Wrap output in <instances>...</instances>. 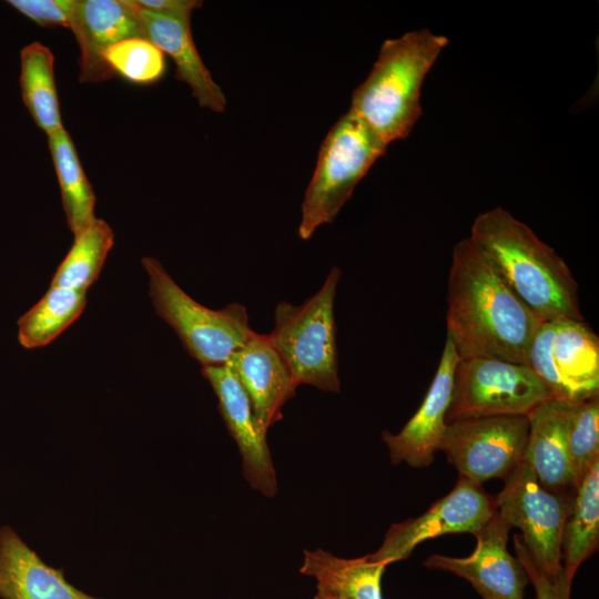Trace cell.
I'll return each mask as SVG.
<instances>
[{"mask_svg": "<svg viewBox=\"0 0 599 599\" xmlns=\"http://www.w3.org/2000/svg\"><path fill=\"white\" fill-rule=\"evenodd\" d=\"M542 322L468 238L454 246L446 324L460 359L488 357L526 365Z\"/></svg>", "mask_w": 599, "mask_h": 599, "instance_id": "obj_1", "label": "cell"}, {"mask_svg": "<svg viewBox=\"0 0 599 599\" xmlns=\"http://www.w3.org/2000/svg\"><path fill=\"white\" fill-rule=\"evenodd\" d=\"M468 240L540 319L585 321L566 262L508 211L497 206L479 214Z\"/></svg>", "mask_w": 599, "mask_h": 599, "instance_id": "obj_2", "label": "cell"}, {"mask_svg": "<svg viewBox=\"0 0 599 599\" xmlns=\"http://www.w3.org/2000/svg\"><path fill=\"white\" fill-rule=\"evenodd\" d=\"M448 41L428 29L385 40L367 78L354 90L349 110L387 146L405 139L419 119L424 79Z\"/></svg>", "mask_w": 599, "mask_h": 599, "instance_id": "obj_3", "label": "cell"}, {"mask_svg": "<svg viewBox=\"0 0 599 599\" xmlns=\"http://www.w3.org/2000/svg\"><path fill=\"white\" fill-rule=\"evenodd\" d=\"M342 272L333 267L322 287L301 305L280 302L268 338L297 385L339 392L334 301Z\"/></svg>", "mask_w": 599, "mask_h": 599, "instance_id": "obj_4", "label": "cell"}, {"mask_svg": "<svg viewBox=\"0 0 599 599\" xmlns=\"http://www.w3.org/2000/svg\"><path fill=\"white\" fill-rule=\"evenodd\" d=\"M370 129L351 110L323 140L315 170L302 203L298 236L312 237L317 227L335 220L358 182L386 151Z\"/></svg>", "mask_w": 599, "mask_h": 599, "instance_id": "obj_5", "label": "cell"}, {"mask_svg": "<svg viewBox=\"0 0 599 599\" xmlns=\"http://www.w3.org/2000/svg\"><path fill=\"white\" fill-rule=\"evenodd\" d=\"M142 265L149 276L154 311L202 367L226 364L254 333L243 305L232 303L211 309L189 296L158 260L143 257Z\"/></svg>", "mask_w": 599, "mask_h": 599, "instance_id": "obj_6", "label": "cell"}, {"mask_svg": "<svg viewBox=\"0 0 599 599\" xmlns=\"http://www.w3.org/2000/svg\"><path fill=\"white\" fill-rule=\"evenodd\" d=\"M551 398L546 385L526 365L488 357L460 359L446 423L528 415L537 405Z\"/></svg>", "mask_w": 599, "mask_h": 599, "instance_id": "obj_7", "label": "cell"}, {"mask_svg": "<svg viewBox=\"0 0 599 599\" xmlns=\"http://www.w3.org/2000/svg\"><path fill=\"white\" fill-rule=\"evenodd\" d=\"M526 366L554 399L582 402L599 395V338L586 321L542 322L531 342Z\"/></svg>", "mask_w": 599, "mask_h": 599, "instance_id": "obj_8", "label": "cell"}, {"mask_svg": "<svg viewBox=\"0 0 599 599\" xmlns=\"http://www.w3.org/2000/svg\"><path fill=\"white\" fill-rule=\"evenodd\" d=\"M571 494L546 489L521 460L495 497L499 515L522 531V542L535 564L554 581L564 576L561 536Z\"/></svg>", "mask_w": 599, "mask_h": 599, "instance_id": "obj_9", "label": "cell"}, {"mask_svg": "<svg viewBox=\"0 0 599 599\" xmlns=\"http://www.w3.org/2000/svg\"><path fill=\"white\" fill-rule=\"evenodd\" d=\"M528 430L527 415L458 419L447 424L438 451L461 477L478 484L505 480L522 460Z\"/></svg>", "mask_w": 599, "mask_h": 599, "instance_id": "obj_10", "label": "cell"}, {"mask_svg": "<svg viewBox=\"0 0 599 599\" xmlns=\"http://www.w3.org/2000/svg\"><path fill=\"white\" fill-rule=\"evenodd\" d=\"M495 497L481 484L459 476L455 487L423 515L393 524L382 546L367 555L370 561L390 565L407 559L423 541L447 534H474L496 511Z\"/></svg>", "mask_w": 599, "mask_h": 599, "instance_id": "obj_11", "label": "cell"}, {"mask_svg": "<svg viewBox=\"0 0 599 599\" xmlns=\"http://www.w3.org/2000/svg\"><path fill=\"white\" fill-rule=\"evenodd\" d=\"M511 527L496 511L473 535L477 544L468 557L432 555L425 567L451 572L466 579L484 599H524L528 576L507 548Z\"/></svg>", "mask_w": 599, "mask_h": 599, "instance_id": "obj_12", "label": "cell"}, {"mask_svg": "<svg viewBox=\"0 0 599 599\" xmlns=\"http://www.w3.org/2000/svg\"><path fill=\"white\" fill-rule=\"evenodd\" d=\"M459 362L455 345L446 336L436 374L419 408L399 433L382 435L393 464L405 461L412 467H425L433 463L447 426L446 415Z\"/></svg>", "mask_w": 599, "mask_h": 599, "instance_id": "obj_13", "label": "cell"}, {"mask_svg": "<svg viewBox=\"0 0 599 599\" xmlns=\"http://www.w3.org/2000/svg\"><path fill=\"white\" fill-rule=\"evenodd\" d=\"M201 373L211 384L220 414L238 446L245 479L264 496L274 497L277 481L266 436L257 427L250 399L238 379L226 364L203 366Z\"/></svg>", "mask_w": 599, "mask_h": 599, "instance_id": "obj_14", "label": "cell"}, {"mask_svg": "<svg viewBox=\"0 0 599 599\" xmlns=\"http://www.w3.org/2000/svg\"><path fill=\"white\" fill-rule=\"evenodd\" d=\"M70 30L80 48L81 83H101L115 74L103 60L111 45L144 38L136 11L125 0H73Z\"/></svg>", "mask_w": 599, "mask_h": 599, "instance_id": "obj_15", "label": "cell"}, {"mask_svg": "<svg viewBox=\"0 0 599 599\" xmlns=\"http://www.w3.org/2000/svg\"><path fill=\"white\" fill-rule=\"evenodd\" d=\"M226 365L246 393L257 427L266 436L268 428L283 417L282 407L294 397L298 385L268 335L254 332Z\"/></svg>", "mask_w": 599, "mask_h": 599, "instance_id": "obj_16", "label": "cell"}, {"mask_svg": "<svg viewBox=\"0 0 599 599\" xmlns=\"http://www.w3.org/2000/svg\"><path fill=\"white\" fill-rule=\"evenodd\" d=\"M133 9L141 22L144 38L174 61L175 78L189 85L202 108L223 112L226 98L197 52L191 31V18L159 16Z\"/></svg>", "mask_w": 599, "mask_h": 599, "instance_id": "obj_17", "label": "cell"}, {"mask_svg": "<svg viewBox=\"0 0 599 599\" xmlns=\"http://www.w3.org/2000/svg\"><path fill=\"white\" fill-rule=\"evenodd\" d=\"M571 403L547 399L528 415L529 430L522 455L542 487L572 493L575 480L567 447V422Z\"/></svg>", "mask_w": 599, "mask_h": 599, "instance_id": "obj_18", "label": "cell"}, {"mask_svg": "<svg viewBox=\"0 0 599 599\" xmlns=\"http://www.w3.org/2000/svg\"><path fill=\"white\" fill-rule=\"evenodd\" d=\"M2 599H100L69 583L62 570L45 565L9 527L0 529Z\"/></svg>", "mask_w": 599, "mask_h": 599, "instance_id": "obj_19", "label": "cell"}, {"mask_svg": "<svg viewBox=\"0 0 599 599\" xmlns=\"http://www.w3.org/2000/svg\"><path fill=\"white\" fill-rule=\"evenodd\" d=\"M599 544V460L575 486L561 536V564L571 583L580 565Z\"/></svg>", "mask_w": 599, "mask_h": 599, "instance_id": "obj_20", "label": "cell"}, {"mask_svg": "<svg viewBox=\"0 0 599 599\" xmlns=\"http://www.w3.org/2000/svg\"><path fill=\"white\" fill-rule=\"evenodd\" d=\"M387 565L361 558H339L323 549L305 550L302 575L313 577L321 587L346 599H383L382 577Z\"/></svg>", "mask_w": 599, "mask_h": 599, "instance_id": "obj_21", "label": "cell"}, {"mask_svg": "<svg viewBox=\"0 0 599 599\" xmlns=\"http://www.w3.org/2000/svg\"><path fill=\"white\" fill-rule=\"evenodd\" d=\"M21 97L39 129L50 134L63 128L57 85L54 55L40 42H32L20 52Z\"/></svg>", "mask_w": 599, "mask_h": 599, "instance_id": "obj_22", "label": "cell"}, {"mask_svg": "<svg viewBox=\"0 0 599 599\" xmlns=\"http://www.w3.org/2000/svg\"><path fill=\"white\" fill-rule=\"evenodd\" d=\"M48 145L61 191L67 223L75 235L95 220V195L64 126L48 134Z\"/></svg>", "mask_w": 599, "mask_h": 599, "instance_id": "obj_23", "label": "cell"}, {"mask_svg": "<svg viewBox=\"0 0 599 599\" xmlns=\"http://www.w3.org/2000/svg\"><path fill=\"white\" fill-rule=\"evenodd\" d=\"M85 304V292L50 286L18 319L20 345L27 349L49 345L81 315Z\"/></svg>", "mask_w": 599, "mask_h": 599, "instance_id": "obj_24", "label": "cell"}, {"mask_svg": "<svg viewBox=\"0 0 599 599\" xmlns=\"http://www.w3.org/2000/svg\"><path fill=\"white\" fill-rule=\"evenodd\" d=\"M113 241L109 224L95 217L74 235L73 244L58 266L50 286L87 292L97 281Z\"/></svg>", "mask_w": 599, "mask_h": 599, "instance_id": "obj_25", "label": "cell"}, {"mask_svg": "<svg viewBox=\"0 0 599 599\" xmlns=\"http://www.w3.org/2000/svg\"><path fill=\"white\" fill-rule=\"evenodd\" d=\"M567 447L576 486L599 460V396L571 403Z\"/></svg>", "mask_w": 599, "mask_h": 599, "instance_id": "obj_26", "label": "cell"}, {"mask_svg": "<svg viewBox=\"0 0 599 599\" xmlns=\"http://www.w3.org/2000/svg\"><path fill=\"white\" fill-rule=\"evenodd\" d=\"M113 71L136 84H152L165 73V54L146 38H130L116 42L103 53Z\"/></svg>", "mask_w": 599, "mask_h": 599, "instance_id": "obj_27", "label": "cell"}, {"mask_svg": "<svg viewBox=\"0 0 599 599\" xmlns=\"http://www.w3.org/2000/svg\"><path fill=\"white\" fill-rule=\"evenodd\" d=\"M514 546L517 558L536 590L537 599H569L571 583L567 582L565 576L556 581L548 578L535 564L520 535L514 536Z\"/></svg>", "mask_w": 599, "mask_h": 599, "instance_id": "obj_28", "label": "cell"}, {"mask_svg": "<svg viewBox=\"0 0 599 599\" xmlns=\"http://www.w3.org/2000/svg\"><path fill=\"white\" fill-rule=\"evenodd\" d=\"M8 3L37 24L70 27L73 0H9Z\"/></svg>", "mask_w": 599, "mask_h": 599, "instance_id": "obj_29", "label": "cell"}, {"mask_svg": "<svg viewBox=\"0 0 599 599\" xmlns=\"http://www.w3.org/2000/svg\"><path fill=\"white\" fill-rule=\"evenodd\" d=\"M135 9L159 16L191 18L194 9L201 8L199 0H125Z\"/></svg>", "mask_w": 599, "mask_h": 599, "instance_id": "obj_30", "label": "cell"}, {"mask_svg": "<svg viewBox=\"0 0 599 599\" xmlns=\"http://www.w3.org/2000/svg\"><path fill=\"white\" fill-rule=\"evenodd\" d=\"M314 599H346L339 595L329 592L321 587H316Z\"/></svg>", "mask_w": 599, "mask_h": 599, "instance_id": "obj_31", "label": "cell"}]
</instances>
